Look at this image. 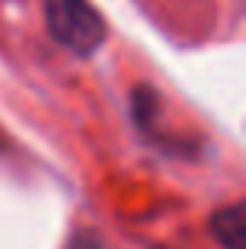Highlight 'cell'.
Listing matches in <instances>:
<instances>
[{
  "label": "cell",
  "instance_id": "1",
  "mask_svg": "<svg viewBox=\"0 0 246 249\" xmlns=\"http://www.w3.org/2000/svg\"><path fill=\"white\" fill-rule=\"evenodd\" d=\"M50 38L70 55L87 61L107 41V20L90 0H41Z\"/></svg>",
  "mask_w": 246,
  "mask_h": 249
},
{
  "label": "cell",
  "instance_id": "2",
  "mask_svg": "<svg viewBox=\"0 0 246 249\" xmlns=\"http://www.w3.org/2000/svg\"><path fill=\"white\" fill-rule=\"evenodd\" d=\"M130 122L148 142H154L159 151H165L171 157H185V160L200 157V142L197 139L174 136L165 127V110H162L159 90L151 87V84H136L130 90Z\"/></svg>",
  "mask_w": 246,
  "mask_h": 249
},
{
  "label": "cell",
  "instance_id": "3",
  "mask_svg": "<svg viewBox=\"0 0 246 249\" xmlns=\"http://www.w3.org/2000/svg\"><path fill=\"white\" fill-rule=\"evenodd\" d=\"M211 235L223 249H246V203L238 200L211 214Z\"/></svg>",
  "mask_w": 246,
  "mask_h": 249
},
{
  "label": "cell",
  "instance_id": "4",
  "mask_svg": "<svg viewBox=\"0 0 246 249\" xmlns=\"http://www.w3.org/2000/svg\"><path fill=\"white\" fill-rule=\"evenodd\" d=\"M67 249H107V247H105V241H102L96 232L81 229V232H75V235H72V241L67 244Z\"/></svg>",
  "mask_w": 246,
  "mask_h": 249
}]
</instances>
